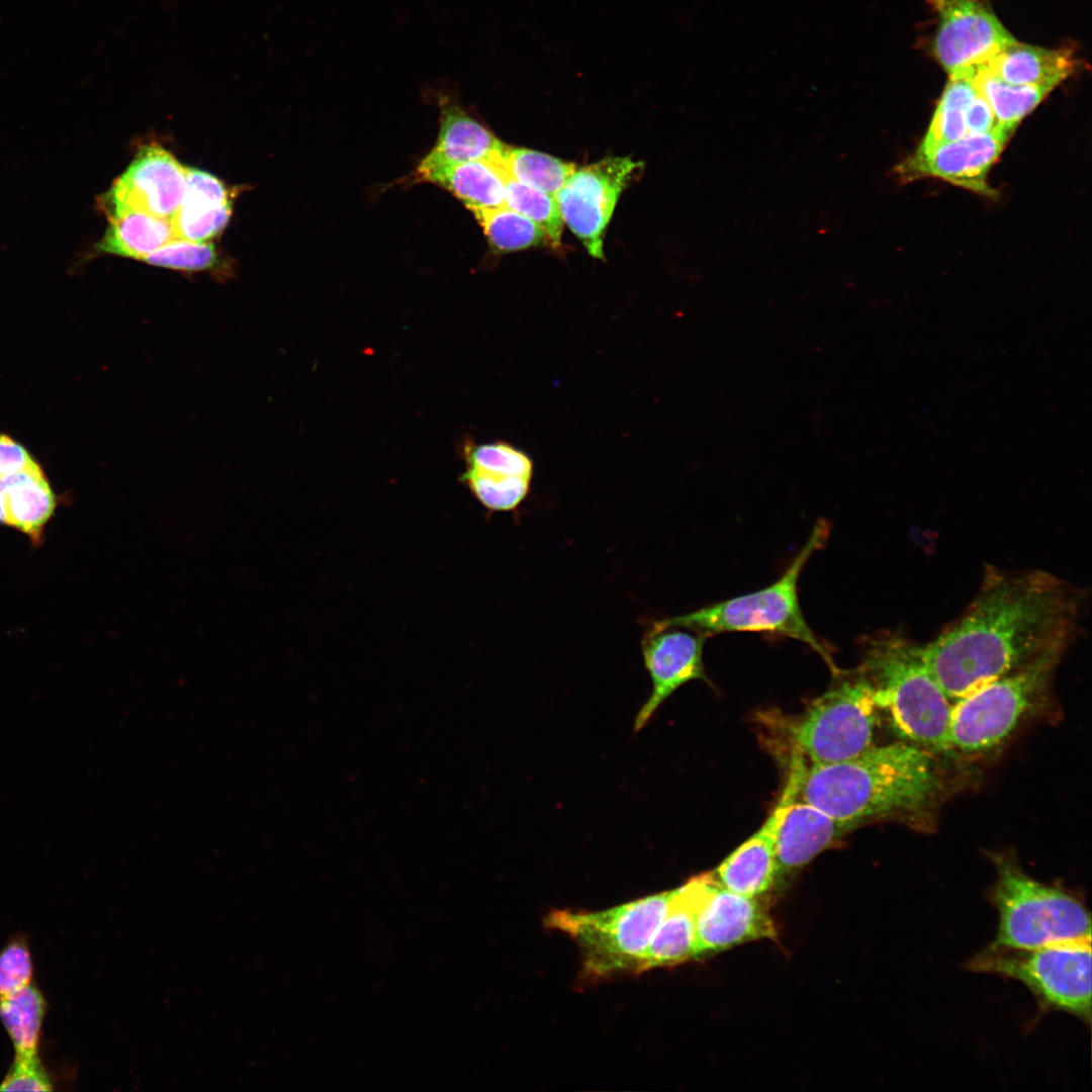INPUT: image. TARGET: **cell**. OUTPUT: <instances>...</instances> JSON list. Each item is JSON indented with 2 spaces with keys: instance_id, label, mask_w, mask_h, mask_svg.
Returning <instances> with one entry per match:
<instances>
[{
  "instance_id": "obj_1",
  "label": "cell",
  "mask_w": 1092,
  "mask_h": 1092,
  "mask_svg": "<svg viewBox=\"0 0 1092 1092\" xmlns=\"http://www.w3.org/2000/svg\"><path fill=\"white\" fill-rule=\"evenodd\" d=\"M1079 593L1040 569L988 571L964 615L921 645L924 661L954 703L981 686L1068 647Z\"/></svg>"
},
{
  "instance_id": "obj_2",
  "label": "cell",
  "mask_w": 1092,
  "mask_h": 1092,
  "mask_svg": "<svg viewBox=\"0 0 1092 1092\" xmlns=\"http://www.w3.org/2000/svg\"><path fill=\"white\" fill-rule=\"evenodd\" d=\"M941 785L933 753L900 740L843 761L811 764L799 797L855 827L869 819L921 815L937 801Z\"/></svg>"
},
{
  "instance_id": "obj_3",
  "label": "cell",
  "mask_w": 1092,
  "mask_h": 1092,
  "mask_svg": "<svg viewBox=\"0 0 1092 1092\" xmlns=\"http://www.w3.org/2000/svg\"><path fill=\"white\" fill-rule=\"evenodd\" d=\"M858 666L869 678L879 710L887 713L901 740L931 753L951 752L953 703L928 669L918 645L894 632L861 640Z\"/></svg>"
},
{
  "instance_id": "obj_4",
  "label": "cell",
  "mask_w": 1092,
  "mask_h": 1092,
  "mask_svg": "<svg viewBox=\"0 0 1092 1092\" xmlns=\"http://www.w3.org/2000/svg\"><path fill=\"white\" fill-rule=\"evenodd\" d=\"M830 533L819 520L811 535L784 574L756 592L722 601L699 610L654 621L660 626L681 627L707 638L723 632H765L803 642L837 672L829 646L808 626L798 599L800 573L811 555L825 545Z\"/></svg>"
},
{
  "instance_id": "obj_5",
  "label": "cell",
  "mask_w": 1092,
  "mask_h": 1092,
  "mask_svg": "<svg viewBox=\"0 0 1092 1092\" xmlns=\"http://www.w3.org/2000/svg\"><path fill=\"white\" fill-rule=\"evenodd\" d=\"M997 878L991 899L999 914L989 947L1031 949L1050 943L1091 938V920L1072 894L1029 877L1008 856H994Z\"/></svg>"
},
{
  "instance_id": "obj_6",
  "label": "cell",
  "mask_w": 1092,
  "mask_h": 1092,
  "mask_svg": "<svg viewBox=\"0 0 1092 1092\" xmlns=\"http://www.w3.org/2000/svg\"><path fill=\"white\" fill-rule=\"evenodd\" d=\"M673 894L674 889L600 911L556 909L544 922L576 943L585 978L600 980L638 973Z\"/></svg>"
},
{
  "instance_id": "obj_7",
  "label": "cell",
  "mask_w": 1092,
  "mask_h": 1092,
  "mask_svg": "<svg viewBox=\"0 0 1092 1092\" xmlns=\"http://www.w3.org/2000/svg\"><path fill=\"white\" fill-rule=\"evenodd\" d=\"M1062 654L1040 655L954 702L951 752L981 753L1002 744L1043 696Z\"/></svg>"
},
{
  "instance_id": "obj_8",
  "label": "cell",
  "mask_w": 1092,
  "mask_h": 1092,
  "mask_svg": "<svg viewBox=\"0 0 1092 1092\" xmlns=\"http://www.w3.org/2000/svg\"><path fill=\"white\" fill-rule=\"evenodd\" d=\"M878 711L874 689L861 669L842 673L795 724L796 750L811 764L852 758L875 745Z\"/></svg>"
},
{
  "instance_id": "obj_9",
  "label": "cell",
  "mask_w": 1092,
  "mask_h": 1092,
  "mask_svg": "<svg viewBox=\"0 0 1092 1092\" xmlns=\"http://www.w3.org/2000/svg\"><path fill=\"white\" fill-rule=\"evenodd\" d=\"M971 969L1020 981L1045 1005L1091 1019V938L1031 949L988 947Z\"/></svg>"
},
{
  "instance_id": "obj_10",
  "label": "cell",
  "mask_w": 1092,
  "mask_h": 1092,
  "mask_svg": "<svg viewBox=\"0 0 1092 1092\" xmlns=\"http://www.w3.org/2000/svg\"><path fill=\"white\" fill-rule=\"evenodd\" d=\"M938 17L933 53L949 78L977 68L1016 39L985 0H927Z\"/></svg>"
},
{
  "instance_id": "obj_11",
  "label": "cell",
  "mask_w": 1092,
  "mask_h": 1092,
  "mask_svg": "<svg viewBox=\"0 0 1092 1092\" xmlns=\"http://www.w3.org/2000/svg\"><path fill=\"white\" fill-rule=\"evenodd\" d=\"M640 163L608 157L575 170L556 194L563 221L587 252L603 259L606 228L616 203Z\"/></svg>"
},
{
  "instance_id": "obj_12",
  "label": "cell",
  "mask_w": 1092,
  "mask_h": 1092,
  "mask_svg": "<svg viewBox=\"0 0 1092 1092\" xmlns=\"http://www.w3.org/2000/svg\"><path fill=\"white\" fill-rule=\"evenodd\" d=\"M185 191L186 168L163 147L147 145L100 197L99 204L108 217L132 209L171 219Z\"/></svg>"
},
{
  "instance_id": "obj_13",
  "label": "cell",
  "mask_w": 1092,
  "mask_h": 1092,
  "mask_svg": "<svg viewBox=\"0 0 1092 1092\" xmlns=\"http://www.w3.org/2000/svg\"><path fill=\"white\" fill-rule=\"evenodd\" d=\"M706 639L705 635L690 629L651 623L643 635L641 647L652 691L635 717V733L649 723L661 704L678 688L694 679L709 682L703 661Z\"/></svg>"
},
{
  "instance_id": "obj_14",
  "label": "cell",
  "mask_w": 1092,
  "mask_h": 1092,
  "mask_svg": "<svg viewBox=\"0 0 1092 1092\" xmlns=\"http://www.w3.org/2000/svg\"><path fill=\"white\" fill-rule=\"evenodd\" d=\"M806 767L804 757L795 755L786 786L765 821L714 871L713 876L722 887L748 897H758L774 887L778 831L788 809L799 798Z\"/></svg>"
},
{
  "instance_id": "obj_15",
  "label": "cell",
  "mask_w": 1092,
  "mask_h": 1092,
  "mask_svg": "<svg viewBox=\"0 0 1092 1092\" xmlns=\"http://www.w3.org/2000/svg\"><path fill=\"white\" fill-rule=\"evenodd\" d=\"M1011 130L996 125L983 133L964 138L931 150L916 151L901 163L896 172L903 181L936 177L968 190L993 197L996 192L987 183V174L1000 156Z\"/></svg>"
},
{
  "instance_id": "obj_16",
  "label": "cell",
  "mask_w": 1092,
  "mask_h": 1092,
  "mask_svg": "<svg viewBox=\"0 0 1092 1092\" xmlns=\"http://www.w3.org/2000/svg\"><path fill=\"white\" fill-rule=\"evenodd\" d=\"M777 928L766 906L710 879L696 918L694 958L714 954L758 939H774Z\"/></svg>"
},
{
  "instance_id": "obj_17",
  "label": "cell",
  "mask_w": 1092,
  "mask_h": 1092,
  "mask_svg": "<svg viewBox=\"0 0 1092 1092\" xmlns=\"http://www.w3.org/2000/svg\"><path fill=\"white\" fill-rule=\"evenodd\" d=\"M852 828L807 802L795 801L778 831L777 880L806 866Z\"/></svg>"
},
{
  "instance_id": "obj_18",
  "label": "cell",
  "mask_w": 1092,
  "mask_h": 1092,
  "mask_svg": "<svg viewBox=\"0 0 1092 1092\" xmlns=\"http://www.w3.org/2000/svg\"><path fill=\"white\" fill-rule=\"evenodd\" d=\"M711 874L674 889L667 911L647 946L638 973L672 967L694 958L696 918Z\"/></svg>"
},
{
  "instance_id": "obj_19",
  "label": "cell",
  "mask_w": 1092,
  "mask_h": 1092,
  "mask_svg": "<svg viewBox=\"0 0 1092 1092\" xmlns=\"http://www.w3.org/2000/svg\"><path fill=\"white\" fill-rule=\"evenodd\" d=\"M440 105L437 142L415 174L469 161H498L507 145L458 105L448 101Z\"/></svg>"
},
{
  "instance_id": "obj_20",
  "label": "cell",
  "mask_w": 1092,
  "mask_h": 1092,
  "mask_svg": "<svg viewBox=\"0 0 1092 1092\" xmlns=\"http://www.w3.org/2000/svg\"><path fill=\"white\" fill-rule=\"evenodd\" d=\"M232 209V194L218 178L186 168L185 195L171 218L176 239L207 242L224 229Z\"/></svg>"
},
{
  "instance_id": "obj_21",
  "label": "cell",
  "mask_w": 1092,
  "mask_h": 1092,
  "mask_svg": "<svg viewBox=\"0 0 1092 1092\" xmlns=\"http://www.w3.org/2000/svg\"><path fill=\"white\" fill-rule=\"evenodd\" d=\"M1076 65L1068 49L1051 50L1015 40L983 66L1009 84L1054 89L1073 74Z\"/></svg>"
},
{
  "instance_id": "obj_22",
  "label": "cell",
  "mask_w": 1092,
  "mask_h": 1092,
  "mask_svg": "<svg viewBox=\"0 0 1092 1092\" xmlns=\"http://www.w3.org/2000/svg\"><path fill=\"white\" fill-rule=\"evenodd\" d=\"M451 192L471 212L506 206V173L491 161L478 160L415 174Z\"/></svg>"
},
{
  "instance_id": "obj_23",
  "label": "cell",
  "mask_w": 1092,
  "mask_h": 1092,
  "mask_svg": "<svg viewBox=\"0 0 1092 1092\" xmlns=\"http://www.w3.org/2000/svg\"><path fill=\"white\" fill-rule=\"evenodd\" d=\"M6 505L7 526L39 544L44 528L57 508V496L40 465L1 479Z\"/></svg>"
},
{
  "instance_id": "obj_24",
  "label": "cell",
  "mask_w": 1092,
  "mask_h": 1092,
  "mask_svg": "<svg viewBox=\"0 0 1092 1092\" xmlns=\"http://www.w3.org/2000/svg\"><path fill=\"white\" fill-rule=\"evenodd\" d=\"M109 225L96 245L101 253L143 260L176 239L171 219L141 210H125L108 217Z\"/></svg>"
},
{
  "instance_id": "obj_25",
  "label": "cell",
  "mask_w": 1092,
  "mask_h": 1092,
  "mask_svg": "<svg viewBox=\"0 0 1092 1092\" xmlns=\"http://www.w3.org/2000/svg\"><path fill=\"white\" fill-rule=\"evenodd\" d=\"M47 1010L46 998L32 984L0 998V1019L12 1042L15 1056L38 1055Z\"/></svg>"
},
{
  "instance_id": "obj_26",
  "label": "cell",
  "mask_w": 1092,
  "mask_h": 1092,
  "mask_svg": "<svg viewBox=\"0 0 1092 1092\" xmlns=\"http://www.w3.org/2000/svg\"><path fill=\"white\" fill-rule=\"evenodd\" d=\"M973 80L992 107L997 125L1011 131L1053 90L1048 86L1009 84L984 66L976 69Z\"/></svg>"
},
{
  "instance_id": "obj_27",
  "label": "cell",
  "mask_w": 1092,
  "mask_h": 1092,
  "mask_svg": "<svg viewBox=\"0 0 1092 1092\" xmlns=\"http://www.w3.org/2000/svg\"><path fill=\"white\" fill-rule=\"evenodd\" d=\"M496 164L519 182L556 196L575 171V165L544 153L506 146Z\"/></svg>"
},
{
  "instance_id": "obj_28",
  "label": "cell",
  "mask_w": 1092,
  "mask_h": 1092,
  "mask_svg": "<svg viewBox=\"0 0 1092 1092\" xmlns=\"http://www.w3.org/2000/svg\"><path fill=\"white\" fill-rule=\"evenodd\" d=\"M976 91L973 76L949 78L917 151L925 152L968 134L965 110Z\"/></svg>"
},
{
  "instance_id": "obj_29",
  "label": "cell",
  "mask_w": 1092,
  "mask_h": 1092,
  "mask_svg": "<svg viewBox=\"0 0 1092 1092\" xmlns=\"http://www.w3.org/2000/svg\"><path fill=\"white\" fill-rule=\"evenodd\" d=\"M473 214L494 251H519L548 242L545 233L534 221L507 206Z\"/></svg>"
},
{
  "instance_id": "obj_30",
  "label": "cell",
  "mask_w": 1092,
  "mask_h": 1092,
  "mask_svg": "<svg viewBox=\"0 0 1092 1092\" xmlns=\"http://www.w3.org/2000/svg\"><path fill=\"white\" fill-rule=\"evenodd\" d=\"M461 479L475 498L491 512L517 510L527 498L532 482L531 478L493 473L468 465Z\"/></svg>"
},
{
  "instance_id": "obj_31",
  "label": "cell",
  "mask_w": 1092,
  "mask_h": 1092,
  "mask_svg": "<svg viewBox=\"0 0 1092 1092\" xmlns=\"http://www.w3.org/2000/svg\"><path fill=\"white\" fill-rule=\"evenodd\" d=\"M506 206L534 221L552 246L560 245L564 221L555 196L507 176Z\"/></svg>"
},
{
  "instance_id": "obj_32",
  "label": "cell",
  "mask_w": 1092,
  "mask_h": 1092,
  "mask_svg": "<svg viewBox=\"0 0 1092 1092\" xmlns=\"http://www.w3.org/2000/svg\"><path fill=\"white\" fill-rule=\"evenodd\" d=\"M466 464L485 471L533 478L534 464L524 451L506 442L466 445Z\"/></svg>"
},
{
  "instance_id": "obj_33",
  "label": "cell",
  "mask_w": 1092,
  "mask_h": 1092,
  "mask_svg": "<svg viewBox=\"0 0 1092 1092\" xmlns=\"http://www.w3.org/2000/svg\"><path fill=\"white\" fill-rule=\"evenodd\" d=\"M142 261L181 271L210 270L217 267L219 262L212 244L183 239H173L147 255Z\"/></svg>"
},
{
  "instance_id": "obj_34",
  "label": "cell",
  "mask_w": 1092,
  "mask_h": 1092,
  "mask_svg": "<svg viewBox=\"0 0 1092 1092\" xmlns=\"http://www.w3.org/2000/svg\"><path fill=\"white\" fill-rule=\"evenodd\" d=\"M33 963L22 934H15L0 950V998L32 984Z\"/></svg>"
},
{
  "instance_id": "obj_35",
  "label": "cell",
  "mask_w": 1092,
  "mask_h": 1092,
  "mask_svg": "<svg viewBox=\"0 0 1092 1092\" xmlns=\"http://www.w3.org/2000/svg\"><path fill=\"white\" fill-rule=\"evenodd\" d=\"M53 1081L38 1055L15 1056L0 1082V1091H52Z\"/></svg>"
},
{
  "instance_id": "obj_36",
  "label": "cell",
  "mask_w": 1092,
  "mask_h": 1092,
  "mask_svg": "<svg viewBox=\"0 0 1092 1092\" xmlns=\"http://www.w3.org/2000/svg\"><path fill=\"white\" fill-rule=\"evenodd\" d=\"M35 462L21 443L7 434H0V479L20 472Z\"/></svg>"
},
{
  "instance_id": "obj_37",
  "label": "cell",
  "mask_w": 1092,
  "mask_h": 1092,
  "mask_svg": "<svg viewBox=\"0 0 1092 1092\" xmlns=\"http://www.w3.org/2000/svg\"><path fill=\"white\" fill-rule=\"evenodd\" d=\"M965 122L968 133L987 132L997 125L992 107L978 88L965 110Z\"/></svg>"
},
{
  "instance_id": "obj_38",
  "label": "cell",
  "mask_w": 1092,
  "mask_h": 1092,
  "mask_svg": "<svg viewBox=\"0 0 1092 1092\" xmlns=\"http://www.w3.org/2000/svg\"><path fill=\"white\" fill-rule=\"evenodd\" d=\"M0 524L7 526V514L3 485L0 479Z\"/></svg>"
}]
</instances>
